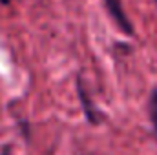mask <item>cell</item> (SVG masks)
I'll return each instance as SVG.
<instances>
[{"instance_id": "obj_1", "label": "cell", "mask_w": 157, "mask_h": 155, "mask_svg": "<svg viewBox=\"0 0 157 155\" xmlns=\"http://www.w3.org/2000/svg\"><path fill=\"white\" fill-rule=\"evenodd\" d=\"M75 86H77V99H78V104H80V110H82V115L84 119L88 120V124L91 126H101L108 120V115L99 108V104L95 102L93 95L88 91L86 84L82 77H77L75 80Z\"/></svg>"}, {"instance_id": "obj_2", "label": "cell", "mask_w": 157, "mask_h": 155, "mask_svg": "<svg viewBox=\"0 0 157 155\" xmlns=\"http://www.w3.org/2000/svg\"><path fill=\"white\" fill-rule=\"evenodd\" d=\"M104 2V7L108 11V15L112 17V20L117 24V28L128 37H133L135 31H133V24L132 20L128 18V13L124 11V6H122V0H102Z\"/></svg>"}, {"instance_id": "obj_3", "label": "cell", "mask_w": 157, "mask_h": 155, "mask_svg": "<svg viewBox=\"0 0 157 155\" xmlns=\"http://www.w3.org/2000/svg\"><path fill=\"white\" fill-rule=\"evenodd\" d=\"M148 117H150L154 137L157 141V88H154L150 91V97H148Z\"/></svg>"}, {"instance_id": "obj_4", "label": "cell", "mask_w": 157, "mask_h": 155, "mask_svg": "<svg viewBox=\"0 0 157 155\" xmlns=\"http://www.w3.org/2000/svg\"><path fill=\"white\" fill-rule=\"evenodd\" d=\"M0 155H11V146H4L2 152H0Z\"/></svg>"}, {"instance_id": "obj_5", "label": "cell", "mask_w": 157, "mask_h": 155, "mask_svg": "<svg viewBox=\"0 0 157 155\" xmlns=\"http://www.w3.org/2000/svg\"><path fill=\"white\" fill-rule=\"evenodd\" d=\"M11 2H13V0H0V4H2V6H9Z\"/></svg>"}, {"instance_id": "obj_6", "label": "cell", "mask_w": 157, "mask_h": 155, "mask_svg": "<svg viewBox=\"0 0 157 155\" xmlns=\"http://www.w3.org/2000/svg\"><path fill=\"white\" fill-rule=\"evenodd\" d=\"M154 2H155V6H157V0H154Z\"/></svg>"}]
</instances>
